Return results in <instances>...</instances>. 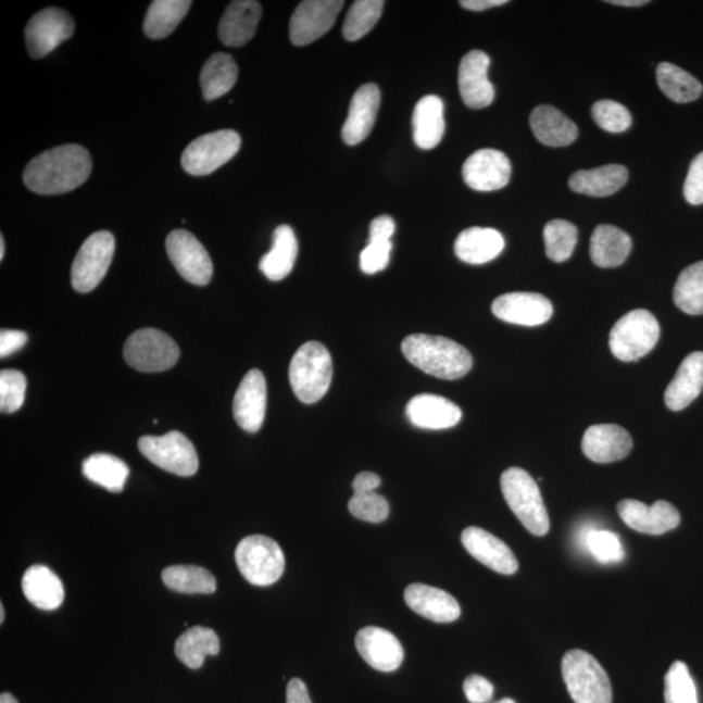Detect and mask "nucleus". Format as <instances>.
<instances>
[{"label": "nucleus", "instance_id": "f257e3e1", "mask_svg": "<svg viewBox=\"0 0 703 703\" xmlns=\"http://www.w3.org/2000/svg\"><path fill=\"white\" fill-rule=\"evenodd\" d=\"M91 174L89 151L80 145H62L46 150L24 170V183L32 192L42 196L68 193L81 187Z\"/></svg>", "mask_w": 703, "mask_h": 703}, {"label": "nucleus", "instance_id": "f03ea898", "mask_svg": "<svg viewBox=\"0 0 703 703\" xmlns=\"http://www.w3.org/2000/svg\"><path fill=\"white\" fill-rule=\"evenodd\" d=\"M402 352L412 365L439 379L463 378L473 366L472 354L466 348L432 335H410L403 340Z\"/></svg>", "mask_w": 703, "mask_h": 703}, {"label": "nucleus", "instance_id": "7ed1b4c3", "mask_svg": "<svg viewBox=\"0 0 703 703\" xmlns=\"http://www.w3.org/2000/svg\"><path fill=\"white\" fill-rule=\"evenodd\" d=\"M332 360L330 352L318 341L301 346L289 365V382L296 398L305 404L318 403L330 389Z\"/></svg>", "mask_w": 703, "mask_h": 703}, {"label": "nucleus", "instance_id": "20e7f679", "mask_svg": "<svg viewBox=\"0 0 703 703\" xmlns=\"http://www.w3.org/2000/svg\"><path fill=\"white\" fill-rule=\"evenodd\" d=\"M505 502L529 533L548 535L550 518L535 478L522 468H510L501 478Z\"/></svg>", "mask_w": 703, "mask_h": 703}, {"label": "nucleus", "instance_id": "39448f33", "mask_svg": "<svg viewBox=\"0 0 703 703\" xmlns=\"http://www.w3.org/2000/svg\"><path fill=\"white\" fill-rule=\"evenodd\" d=\"M562 673L575 703H613L608 675L593 655L570 650L564 655Z\"/></svg>", "mask_w": 703, "mask_h": 703}, {"label": "nucleus", "instance_id": "423d86ee", "mask_svg": "<svg viewBox=\"0 0 703 703\" xmlns=\"http://www.w3.org/2000/svg\"><path fill=\"white\" fill-rule=\"evenodd\" d=\"M661 326L652 313L636 309L624 315L610 332V348L617 360L633 363L654 350Z\"/></svg>", "mask_w": 703, "mask_h": 703}, {"label": "nucleus", "instance_id": "0eeeda50", "mask_svg": "<svg viewBox=\"0 0 703 703\" xmlns=\"http://www.w3.org/2000/svg\"><path fill=\"white\" fill-rule=\"evenodd\" d=\"M241 575L255 587H268L285 574L286 557L277 542L265 536L241 540L235 551Z\"/></svg>", "mask_w": 703, "mask_h": 703}, {"label": "nucleus", "instance_id": "6e6552de", "mask_svg": "<svg viewBox=\"0 0 703 703\" xmlns=\"http://www.w3.org/2000/svg\"><path fill=\"white\" fill-rule=\"evenodd\" d=\"M123 354L127 364L136 371L161 373L175 366L180 357V350L167 334L156 328H141L130 335L124 344Z\"/></svg>", "mask_w": 703, "mask_h": 703}, {"label": "nucleus", "instance_id": "1a4fd4ad", "mask_svg": "<svg viewBox=\"0 0 703 703\" xmlns=\"http://www.w3.org/2000/svg\"><path fill=\"white\" fill-rule=\"evenodd\" d=\"M241 137L233 129L216 130L188 145L181 155V166L188 174L205 176L225 166L238 154Z\"/></svg>", "mask_w": 703, "mask_h": 703}, {"label": "nucleus", "instance_id": "9d476101", "mask_svg": "<svg viewBox=\"0 0 703 703\" xmlns=\"http://www.w3.org/2000/svg\"><path fill=\"white\" fill-rule=\"evenodd\" d=\"M139 450L158 468L173 475L190 477L199 470L194 445L180 431H170L162 437L145 436L139 440Z\"/></svg>", "mask_w": 703, "mask_h": 703}, {"label": "nucleus", "instance_id": "9b49d317", "mask_svg": "<svg viewBox=\"0 0 703 703\" xmlns=\"http://www.w3.org/2000/svg\"><path fill=\"white\" fill-rule=\"evenodd\" d=\"M115 253V238L108 231L96 233L85 240L71 271L72 286L87 293L106 277Z\"/></svg>", "mask_w": 703, "mask_h": 703}, {"label": "nucleus", "instance_id": "f8f14e48", "mask_svg": "<svg viewBox=\"0 0 703 703\" xmlns=\"http://www.w3.org/2000/svg\"><path fill=\"white\" fill-rule=\"evenodd\" d=\"M166 251L177 273L194 286H206L213 278V261L194 235L175 229L167 236Z\"/></svg>", "mask_w": 703, "mask_h": 703}, {"label": "nucleus", "instance_id": "ddd939ff", "mask_svg": "<svg viewBox=\"0 0 703 703\" xmlns=\"http://www.w3.org/2000/svg\"><path fill=\"white\" fill-rule=\"evenodd\" d=\"M74 32V18L67 12L50 7L36 13L26 25V48L32 58H43L67 41Z\"/></svg>", "mask_w": 703, "mask_h": 703}, {"label": "nucleus", "instance_id": "4468645a", "mask_svg": "<svg viewBox=\"0 0 703 703\" xmlns=\"http://www.w3.org/2000/svg\"><path fill=\"white\" fill-rule=\"evenodd\" d=\"M344 2L339 0H304L289 22V38L294 46L311 45L324 37L337 22Z\"/></svg>", "mask_w": 703, "mask_h": 703}, {"label": "nucleus", "instance_id": "2eb2a0df", "mask_svg": "<svg viewBox=\"0 0 703 703\" xmlns=\"http://www.w3.org/2000/svg\"><path fill=\"white\" fill-rule=\"evenodd\" d=\"M511 171V162L502 151L481 149L465 161L463 177L466 186L477 192H494L507 186Z\"/></svg>", "mask_w": 703, "mask_h": 703}, {"label": "nucleus", "instance_id": "dca6fc26", "mask_svg": "<svg viewBox=\"0 0 703 703\" xmlns=\"http://www.w3.org/2000/svg\"><path fill=\"white\" fill-rule=\"evenodd\" d=\"M492 313L507 324L535 327L547 324L553 317L554 307L540 293L514 292L499 296L492 302Z\"/></svg>", "mask_w": 703, "mask_h": 703}, {"label": "nucleus", "instance_id": "f3484780", "mask_svg": "<svg viewBox=\"0 0 703 703\" xmlns=\"http://www.w3.org/2000/svg\"><path fill=\"white\" fill-rule=\"evenodd\" d=\"M617 512L630 529L645 535H665L680 524L679 511L666 501L648 505L635 499H624L617 504Z\"/></svg>", "mask_w": 703, "mask_h": 703}, {"label": "nucleus", "instance_id": "a211bd4d", "mask_svg": "<svg viewBox=\"0 0 703 703\" xmlns=\"http://www.w3.org/2000/svg\"><path fill=\"white\" fill-rule=\"evenodd\" d=\"M490 58L481 50L468 52L460 63L459 89L463 102L473 110L490 106L495 98L494 85L489 80Z\"/></svg>", "mask_w": 703, "mask_h": 703}, {"label": "nucleus", "instance_id": "6ab92c4d", "mask_svg": "<svg viewBox=\"0 0 703 703\" xmlns=\"http://www.w3.org/2000/svg\"><path fill=\"white\" fill-rule=\"evenodd\" d=\"M267 386L264 374L253 369L242 378L234 398V418L242 430L258 432L264 425Z\"/></svg>", "mask_w": 703, "mask_h": 703}, {"label": "nucleus", "instance_id": "aec40b11", "mask_svg": "<svg viewBox=\"0 0 703 703\" xmlns=\"http://www.w3.org/2000/svg\"><path fill=\"white\" fill-rule=\"evenodd\" d=\"M581 449L591 462L610 464L626 459L633 449V440L624 427L601 424L585 431Z\"/></svg>", "mask_w": 703, "mask_h": 703}, {"label": "nucleus", "instance_id": "412c9836", "mask_svg": "<svg viewBox=\"0 0 703 703\" xmlns=\"http://www.w3.org/2000/svg\"><path fill=\"white\" fill-rule=\"evenodd\" d=\"M356 648L367 665L378 671H397L404 661L402 643L384 628L366 627L359 630Z\"/></svg>", "mask_w": 703, "mask_h": 703}, {"label": "nucleus", "instance_id": "4be33fe9", "mask_svg": "<svg viewBox=\"0 0 703 703\" xmlns=\"http://www.w3.org/2000/svg\"><path fill=\"white\" fill-rule=\"evenodd\" d=\"M463 547L476 561L502 575H514L518 562L512 550L495 536L481 528H466L462 535Z\"/></svg>", "mask_w": 703, "mask_h": 703}, {"label": "nucleus", "instance_id": "5701e85b", "mask_svg": "<svg viewBox=\"0 0 703 703\" xmlns=\"http://www.w3.org/2000/svg\"><path fill=\"white\" fill-rule=\"evenodd\" d=\"M410 423L425 430H444L456 426L463 417L462 410L451 400L432 393H422L406 405Z\"/></svg>", "mask_w": 703, "mask_h": 703}, {"label": "nucleus", "instance_id": "b1692460", "mask_svg": "<svg viewBox=\"0 0 703 703\" xmlns=\"http://www.w3.org/2000/svg\"><path fill=\"white\" fill-rule=\"evenodd\" d=\"M380 108V90L376 84H365L354 93L341 136L347 145H359L371 135Z\"/></svg>", "mask_w": 703, "mask_h": 703}, {"label": "nucleus", "instance_id": "393cba45", "mask_svg": "<svg viewBox=\"0 0 703 703\" xmlns=\"http://www.w3.org/2000/svg\"><path fill=\"white\" fill-rule=\"evenodd\" d=\"M404 600L411 610L431 622L452 623L462 615V608L455 598L429 585H410L405 589Z\"/></svg>", "mask_w": 703, "mask_h": 703}, {"label": "nucleus", "instance_id": "a878e982", "mask_svg": "<svg viewBox=\"0 0 703 703\" xmlns=\"http://www.w3.org/2000/svg\"><path fill=\"white\" fill-rule=\"evenodd\" d=\"M262 9L254 0H235L228 4L219 23V38L229 48H241L254 37Z\"/></svg>", "mask_w": 703, "mask_h": 703}, {"label": "nucleus", "instance_id": "bb28decb", "mask_svg": "<svg viewBox=\"0 0 703 703\" xmlns=\"http://www.w3.org/2000/svg\"><path fill=\"white\" fill-rule=\"evenodd\" d=\"M703 390V352H693L682 361L665 392L668 410L679 412L691 405Z\"/></svg>", "mask_w": 703, "mask_h": 703}, {"label": "nucleus", "instance_id": "cd10ccee", "mask_svg": "<svg viewBox=\"0 0 703 703\" xmlns=\"http://www.w3.org/2000/svg\"><path fill=\"white\" fill-rule=\"evenodd\" d=\"M505 241L494 228L470 227L457 236L455 253L469 265H484L503 252Z\"/></svg>", "mask_w": 703, "mask_h": 703}, {"label": "nucleus", "instance_id": "c85d7f7f", "mask_svg": "<svg viewBox=\"0 0 703 703\" xmlns=\"http://www.w3.org/2000/svg\"><path fill=\"white\" fill-rule=\"evenodd\" d=\"M530 127L536 139L547 147L563 148L574 143L578 128L562 111L548 106H538L530 115Z\"/></svg>", "mask_w": 703, "mask_h": 703}, {"label": "nucleus", "instance_id": "c756f323", "mask_svg": "<svg viewBox=\"0 0 703 703\" xmlns=\"http://www.w3.org/2000/svg\"><path fill=\"white\" fill-rule=\"evenodd\" d=\"M413 140L423 150H431L442 141L445 129L444 104L437 96H426L416 104L412 116Z\"/></svg>", "mask_w": 703, "mask_h": 703}, {"label": "nucleus", "instance_id": "7c9ffc66", "mask_svg": "<svg viewBox=\"0 0 703 703\" xmlns=\"http://www.w3.org/2000/svg\"><path fill=\"white\" fill-rule=\"evenodd\" d=\"M23 591L26 600L39 610L54 611L62 606L64 587L54 572L46 565H33L23 576Z\"/></svg>", "mask_w": 703, "mask_h": 703}, {"label": "nucleus", "instance_id": "2f4dec72", "mask_svg": "<svg viewBox=\"0 0 703 703\" xmlns=\"http://www.w3.org/2000/svg\"><path fill=\"white\" fill-rule=\"evenodd\" d=\"M628 170L622 164H607L593 170L577 171L569 177V188L576 193L591 197H608L626 186Z\"/></svg>", "mask_w": 703, "mask_h": 703}, {"label": "nucleus", "instance_id": "473e14b6", "mask_svg": "<svg viewBox=\"0 0 703 703\" xmlns=\"http://www.w3.org/2000/svg\"><path fill=\"white\" fill-rule=\"evenodd\" d=\"M632 246V239L623 229L600 225L591 235L590 259L598 267H617L627 261Z\"/></svg>", "mask_w": 703, "mask_h": 703}, {"label": "nucleus", "instance_id": "72a5a7b5", "mask_svg": "<svg viewBox=\"0 0 703 703\" xmlns=\"http://www.w3.org/2000/svg\"><path fill=\"white\" fill-rule=\"evenodd\" d=\"M299 244L293 229L281 225L274 231L272 251L260 261V271L267 279L279 281L288 277L293 271L298 259Z\"/></svg>", "mask_w": 703, "mask_h": 703}, {"label": "nucleus", "instance_id": "f704fd0d", "mask_svg": "<svg viewBox=\"0 0 703 703\" xmlns=\"http://www.w3.org/2000/svg\"><path fill=\"white\" fill-rule=\"evenodd\" d=\"M221 641L213 629L193 627L184 632L176 641L175 654L188 668L199 669L208 655H218Z\"/></svg>", "mask_w": 703, "mask_h": 703}, {"label": "nucleus", "instance_id": "c9c22d12", "mask_svg": "<svg viewBox=\"0 0 703 703\" xmlns=\"http://www.w3.org/2000/svg\"><path fill=\"white\" fill-rule=\"evenodd\" d=\"M239 70L234 58L223 52L209 58L201 71L200 81L206 101L218 100L228 93L238 81Z\"/></svg>", "mask_w": 703, "mask_h": 703}, {"label": "nucleus", "instance_id": "e433bc0d", "mask_svg": "<svg viewBox=\"0 0 703 703\" xmlns=\"http://www.w3.org/2000/svg\"><path fill=\"white\" fill-rule=\"evenodd\" d=\"M189 0H154L143 20V32L151 39H163L173 33L190 10Z\"/></svg>", "mask_w": 703, "mask_h": 703}, {"label": "nucleus", "instance_id": "4c0bfd02", "mask_svg": "<svg viewBox=\"0 0 703 703\" xmlns=\"http://www.w3.org/2000/svg\"><path fill=\"white\" fill-rule=\"evenodd\" d=\"M84 476L111 492H122L129 468L122 459L109 453H95L83 463Z\"/></svg>", "mask_w": 703, "mask_h": 703}, {"label": "nucleus", "instance_id": "58836bf2", "mask_svg": "<svg viewBox=\"0 0 703 703\" xmlns=\"http://www.w3.org/2000/svg\"><path fill=\"white\" fill-rule=\"evenodd\" d=\"M656 81L663 93L676 103L699 100L703 91L698 78L671 63H661L656 67Z\"/></svg>", "mask_w": 703, "mask_h": 703}, {"label": "nucleus", "instance_id": "ea45409f", "mask_svg": "<svg viewBox=\"0 0 703 703\" xmlns=\"http://www.w3.org/2000/svg\"><path fill=\"white\" fill-rule=\"evenodd\" d=\"M162 580L177 593L213 594L216 590L215 577L197 565H173L162 572Z\"/></svg>", "mask_w": 703, "mask_h": 703}, {"label": "nucleus", "instance_id": "a19ab883", "mask_svg": "<svg viewBox=\"0 0 703 703\" xmlns=\"http://www.w3.org/2000/svg\"><path fill=\"white\" fill-rule=\"evenodd\" d=\"M675 305L691 315L703 314V261L688 266L674 289Z\"/></svg>", "mask_w": 703, "mask_h": 703}, {"label": "nucleus", "instance_id": "79ce46f5", "mask_svg": "<svg viewBox=\"0 0 703 703\" xmlns=\"http://www.w3.org/2000/svg\"><path fill=\"white\" fill-rule=\"evenodd\" d=\"M385 9L384 0H357L347 13L343 36L347 41H359L379 22Z\"/></svg>", "mask_w": 703, "mask_h": 703}, {"label": "nucleus", "instance_id": "37998d69", "mask_svg": "<svg viewBox=\"0 0 703 703\" xmlns=\"http://www.w3.org/2000/svg\"><path fill=\"white\" fill-rule=\"evenodd\" d=\"M544 247L551 261H568L574 254L578 240V231L575 225L567 221H551L543 229Z\"/></svg>", "mask_w": 703, "mask_h": 703}, {"label": "nucleus", "instance_id": "c03bdc74", "mask_svg": "<svg viewBox=\"0 0 703 703\" xmlns=\"http://www.w3.org/2000/svg\"><path fill=\"white\" fill-rule=\"evenodd\" d=\"M666 703H700L698 687L685 662H674L665 676Z\"/></svg>", "mask_w": 703, "mask_h": 703}, {"label": "nucleus", "instance_id": "a18cd8bd", "mask_svg": "<svg viewBox=\"0 0 703 703\" xmlns=\"http://www.w3.org/2000/svg\"><path fill=\"white\" fill-rule=\"evenodd\" d=\"M585 547L602 564L620 563L626 557L619 536L610 530L589 529L585 535Z\"/></svg>", "mask_w": 703, "mask_h": 703}, {"label": "nucleus", "instance_id": "49530a36", "mask_svg": "<svg viewBox=\"0 0 703 703\" xmlns=\"http://www.w3.org/2000/svg\"><path fill=\"white\" fill-rule=\"evenodd\" d=\"M591 115L598 126L610 134L626 133L632 126V115L619 102L598 101L591 108Z\"/></svg>", "mask_w": 703, "mask_h": 703}, {"label": "nucleus", "instance_id": "de8ad7c7", "mask_svg": "<svg viewBox=\"0 0 703 703\" xmlns=\"http://www.w3.org/2000/svg\"><path fill=\"white\" fill-rule=\"evenodd\" d=\"M348 510L351 514L366 523L379 524L386 520L390 515V504L382 495L374 492H364V494H356L354 492Z\"/></svg>", "mask_w": 703, "mask_h": 703}, {"label": "nucleus", "instance_id": "09e8293b", "mask_svg": "<svg viewBox=\"0 0 703 703\" xmlns=\"http://www.w3.org/2000/svg\"><path fill=\"white\" fill-rule=\"evenodd\" d=\"M26 378L18 371L0 373V411L15 413L25 402Z\"/></svg>", "mask_w": 703, "mask_h": 703}, {"label": "nucleus", "instance_id": "8fccbe9b", "mask_svg": "<svg viewBox=\"0 0 703 703\" xmlns=\"http://www.w3.org/2000/svg\"><path fill=\"white\" fill-rule=\"evenodd\" d=\"M391 251V239L371 238L369 236V244L360 254L361 271L366 275L384 272L390 264Z\"/></svg>", "mask_w": 703, "mask_h": 703}, {"label": "nucleus", "instance_id": "3c124183", "mask_svg": "<svg viewBox=\"0 0 703 703\" xmlns=\"http://www.w3.org/2000/svg\"><path fill=\"white\" fill-rule=\"evenodd\" d=\"M685 197L688 203L698 206L703 203V151L694 158L689 167L685 184Z\"/></svg>", "mask_w": 703, "mask_h": 703}, {"label": "nucleus", "instance_id": "603ef678", "mask_svg": "<svg viewBox=\"0 0 703 703\" xmlns=\"http://www.w3.org/2000/svg\"><path fill=\"white\" fill-rule=\"evenodd\" d=\"M464 693L470 703H488L494 695V686L479 675H470L464 681Z\"/></svg>", "mask_w": 703, "mask_h": 703}, {"label": "nucleus", "instance_id": "864d4df0", "mask_svg": "<svg viewBox=\"0 0 703 703\" xmlns=\"http://www.w3.org/2000/svg\"><path fill=\"white\" fill-rule=\"evenodd\" d=\"M28 341V335L18 330H2L0 332V356L2 359L11 356L22 350Z\"/></svg>", "mask_w": 703, "mask_h": 703}, {"label": "nucleus", "instance_id": "5fc2aeb1", "mask_svg": "<svg viewBox=\"0 0 703 703\" xmlns=\"http://www.w3.org/2000/svg\"><path fill=\"white\" fill-rule=\"evenodd\" d=\"M380 484H382V479L376 473L363 472L353 479L352 486L356 494H364V492L376 491Z\"/></svg>", "mask_w": 703, "mask_h": 703}, {"label": "nucleus", "instance_id": "6e6d98bb", "mask_svg": "<svg viewBox=\"0 0 703 703\" xmlns=\"http://www.w3.org/2000/svg\"><path fill=\"white\" fill-rule=\"evenodd\" d=\"M393 234H396V221L390 215L377 216L371 223L369 236H380V238L391 239Z\"/></svg>", "mask_w": 703, "mask_h": 703}, {"label": "nucleus", "instance_id": "4d7b16f0", "mask_svg": "<svg viewBox=\"0 0 703 703\" xmlns=\"http://www.w3.org/2000/svg\"><path fill=\"white\" fill-rule=\"evenodd\" d=\"M287 703H313L304 681L292 679L288 682Z\"/></svg>", "mask_w": 703, "mask_h": 703}, {"label": "nucleus", "instance_id": "13d9d810", "mask_svg": "<svg viewBox=\"0 0 703 703\" xmlns=\"http://www.w3.org/2000/svg\"><path fill=\"white\" fill-rule=\"evenodd\" d=\"M507 3V0H462L460 5L464 7L465 10L481 12Z\"/></svg>", "mask_w": 703, "mask_h": 703}, {"label": "nucleus", "instance_id": "bf43d9fd", "mask_svg": "<svg viewBox=\"0 0 703 703\" xmlns=\"http://www.w3.org/2000/svg\"><path fill=\"white\" fill-rule=\"evenodd\" d=\"M610 4L622 7H641L648 4V0H608Z\"/></svg>", "mask_w": 703, "mask_h": 703}, {"label": "nucleus", "instance_id": "052dcab7", "mask_svg": "<svg viewBox=\"0 0 703 703\" xmlns=\"http://www.w3.org/2000/svg\"><path fill=\"white\" fill-rule=\"evenodd\" d=\"M0 703H18L15 698L10 693H3L0 695Z\"/></svg>", "mask_w": 703, "mask_h": 703}, {"label": "nucleus", "instance_id": "680f3d73", "mask_svg": "<svg viewBox=\"0 0 703 703\" xmlns=\"http://www.w3.org/2000/svg\"><path fill=\"white\" fill-rule=\"evenodd\" d=\"M4 251H5V242H4V238L2 236V238H0V260H2V261L4 259Z\"/></svg>", "mask_w": 703, "mask_h": 703}, {"label": "nucleus", "instance_id": "e2e57ef3", "mask_svg": "<svg viewBox=\"0 0 703 703\" xmlns=\"http://www.w3.org/2000/svg\"><path fill=\"white\" fill-rule=\"evenodd\" d=\"M5 611L3 604H0V623H4Z\"/></svg>", "mask_w": 703, "mask_h": 703}, {"label": "nucleus", "instance_id": "0e129e2a", "mask_svg": "<svg viewBox=\"0 0 703 703\" xmlns=\"http://www.w3.org/2000/svg\"><path fill=\"white\" fill-rule=\"evenodd\" d=\"M497 703H516V702L512 699H503L501 701H498Z\"/></svg>", "mask_w": 703, "mask_h": 703}]
</instances>
